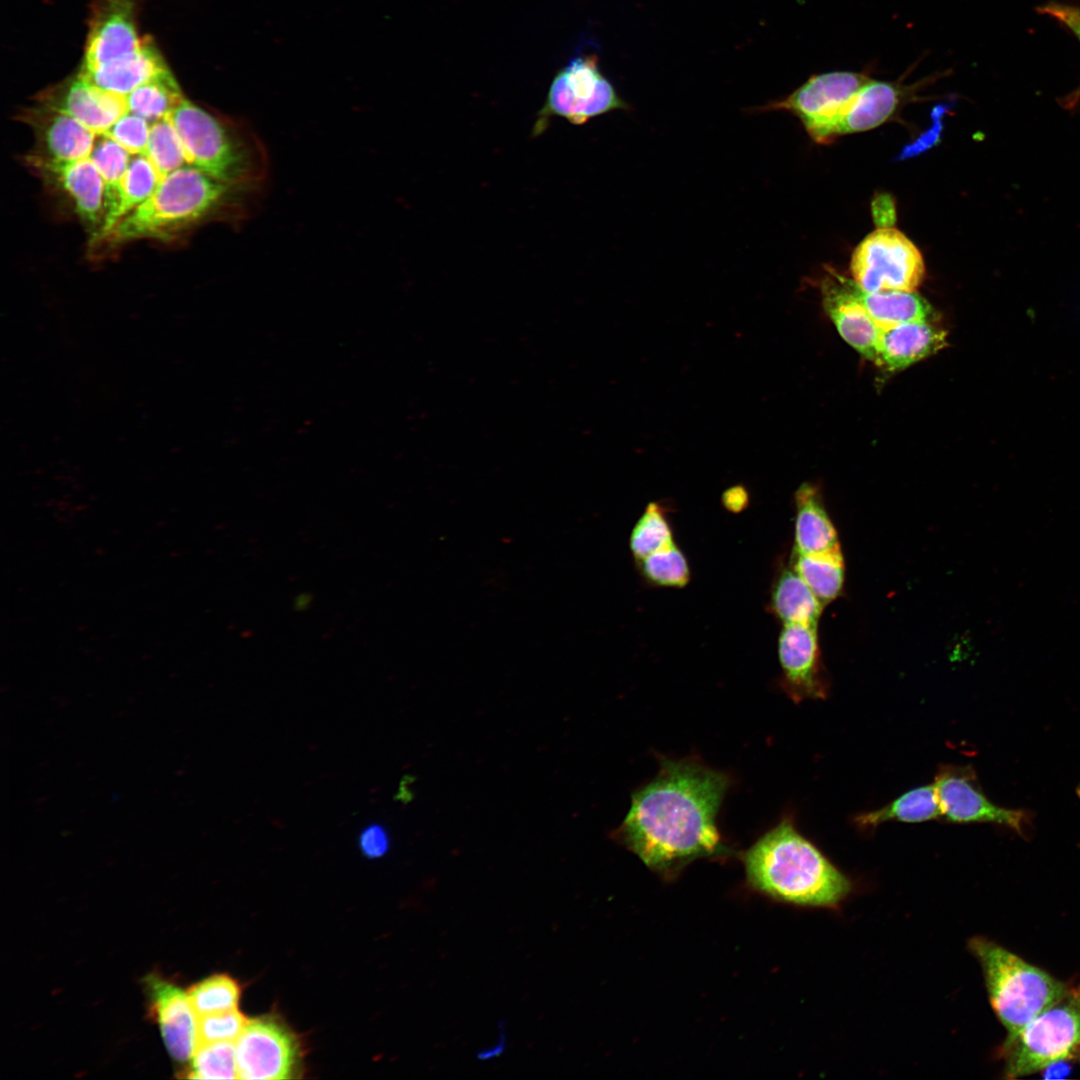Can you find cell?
<instances>
[{
	"mask_svg": "<svg viewBox=\"0 0 1080 1080\" xmlns=\"http://www.w3.org/2000/svg\"><path fill=\"white\" fill-rule=\"evenodd\" d=\"M1004 1077L1015 1079L1058 1062H1080V985L1069 986L1053 1004L1003 1043Z\"/></svg>",
	"mask_w": 1080,
	"mask_h": 1080,
	"instance_id": "8992f818",
	"label": "cell"
},
{
	"mask_svg": "<svg viewBox=\"0 0 1080 1080\" xmlns=\"http://www.w3.org/2000/svg\"><path fill=\"white\" fill-rule=\"evenodd\" d=\"M90 159L100 173L105 187V214L116 205L123 178L131 162L130 153L111 138L99 135ZM104 219V218H103Z\"/></svg>",
	"mask_w": 1080,
	"mask_h": 1080,
	"instance_id": "f1b7e54d",
	"label": "cell"
},
{
	"mask_svg": "<svg viewBox=\"0 0 1080 1080\" xmlns=\"http://www.w3.org/2000/svg\"><path fill=\"white\" fill-rule=\"evenodd\" d=\"M37 103L66 114L104 135L128 112L126 97L103 90L77 73L39 93Z\"/></svg>",
	"mask_w": 1080,
	"mask_h": 1080,
	"instance_id": "9a60e30c",
	"label": "cell"
},
{
	"mask_svg": "<svg viewBox=\"0 0 1080 1080\" xmlns=\"http://www.w3.org/2000/svg\"><path fill=\"white\" fill-rule=\"evenodd\" d=\"M744 868L753 888L793 905L834 908L852 890L850 879L790 818H783L744 853Z\"/></svg>",
	"mask_w": 1080,
	"mask_h": 1080,
	"instance_id": "3957f363",
	"label": "cell"
},
{
	"mask_svg": "<svg viewBox=\"0 0 1080 1080\" xmlns=\"http://www.w3.org/2000/svg\"><path fill=\"white\" fill-rule=\"evenodd\" d=\"M933 783L942 817L950 822L992 823L1006 827L1021 837H1027L1032 832V813L994 804L976 787L974 773L967 767L943 766Z\"/></svg>",
	"mask_w": 1080,
	"mask_h": 1080,
	"instance_id": "30bf717a",
	"label": "cell"
},
{
	"mask_svg": "<svg viewBox=\"0 0 1080 1080\" xmlns=\"http://www.w3.org/2000/svg\"><path fill=\"white\" fill-rule=\"evenodd\" d=\"M149 122L131 112L120 117L104 134L133 155H144L149 137Z\"/></svg>",
	"mask_w": 1080,
	"mask_h": 1080,
	"instance_id": "d590c367",
	"label": "cell"
},
{
	"mask_svg": "<svg viewBox=\"0 0 1080 1080\" xmlns=\"http://www.w3.org/2000/svg\"><path fill=\"white\" fill-rule=\"evenodd\" d=\"M625 108L626 104L601 73L596 57L576 56L553 77L545 102L536 115L531 136L543 134L553 117L583 125L594 117Z\"/></svg>",
	"mask_w": 1080,
	"mask_h": 1080,
	"instance_id": "52a82bcc",
	"label": "cell"
},
{
	"mask_svg": "<svg viewBox=\"0 0 1080 1080\" xmlns=\"http://www.w3.org/2000/svg\"><path fill=\"white\" fill-rule=\"evenodd\" d=\"M167 118L190 165L223 182L261 186L269 172L267 150L251 126L184 99Z\"/></svg>",
	"mask_w": 1080,
	"mask_h": 1080,
	"instance_id": "277c9868",
	"label": "cell"
},
{
	"mask_svg": "<svg viewBox=\"0 0 1080 1080\" xmlns=\"http://www.w3.org/2000/svg\"><path fill=\"white\" fill-rule=\"evenodd\" d=\"M673 543V533L664 509L658 503H649L631 533L633 556L637 561Z\"/></svg>",
	"mask_w": 1080,
	"mask_h": 1080,
	"instance_id": "4dcf8cb0",
	"label": "cell"
},
{
	"mask_svg": "<svg viewBox=\"0 0 1080 1080\" xmlns=\"http://www.w3.org/2000/svg\"><path fill=\"white\" fill-rule=\"evenodd\" d=\"M142 0H91L85 53L79 71L130 54L145 37L138 32Z\"/></svg>",
	"mask_w": 1080,
	"mask_h": 1080,
	"instance_id": "7c38bea8",
	"label": "cell"
},
{
	"mask_svg": "<svg viewBox=\"0 0 1080 1080\" xmlns=\"http://www.w3.org/2000/svg\"><path fill=\"white\" fill-rule=\"evenodd\" d=\"M235 1045L238 1078L287 1079L295 1070L297 1040L272 1017L249 1020Z\"/></svg>",
	"mask_w": 1080,
	"mask_h": 1080,
	"instance_id": "8fae6325",
	"label": "cell"
},
{
	"mask_svg": "<svg viewBox=\"0 0 1080 1080\" xmlns=\"http://www.w3.org/2000/svg\"><path fill=\"white\" fill-rule=\"evenodd\" d=\"M946 332L933 321H912L881 328L876 364L897 371L938 352L946 345Z\"/></svg>",
	"mask_w": 1080,
	"mask_h": 1080,
	"instance_id": "ffe728a7",
	"label": "cell"
},
{
	"mask_svg": "<svg viewBox=\"0 0 1080 1080\" xmlns=\"http://www.w3.org/2000/svg\"><path fill=\"white\" fill-rule=\"evenodd\" d=\"M853 283L832 272L822 283L823 305L842 338L876 364L881 328L855 294Z\"/></svg>",
	"mask_w": 1080,
	"mask_h": 1080,
	"instance_id": "d6986e66",
	"label": "cell"
},
{
	"mask_svg": "<svg viewBox=\"0 0 1080 1080\" xmlns=\"http://www.w3.org/2000/svg\"><path fill=\"white\" fill-rule=\"evenodd\" d=\"M149 1010L161 1030L170 1056L177 1062H187L197 1047V1015L187 993L176 984L158 975L145 978Z\"/></svg>",
	"mask_w": 1080,
	"mask_h": 1080,
	"instance_id": "e0dca14e",
	"label": "cell"
},
{
	"mask_svg": "<svg viewBox=\"0 0 1080 1080\" xmlns=\"http://www.w3.org/2000/svg\"><path fill=\"white\" fill-rule=\"evenodd\" d=\"M942 817L934 783L912 789L889 804L855 817L862 828H872L887 821L919 823Z\"/></svg>",
	"mask_w": 1080,
	"mask_h": 1080,
	"instance_id": "d4e9b609",
	"label": "cell"
},
{
	"mask_svg": "<svg viewBox=\"0 0 1080 1080\" xmlns=\"http://www.w3.org/2000/svg\"><path fill=\"white\" fill-rule=\"evenodd\" d=\"M968 946L983 971L991 1007L1006 1029L1004 1043L1069 987L987 938L974 937Z\"/></svg>",
	"mask_w": 1080,
	"mask_h": 1080,
	"instance_id": "5b68a950",
	"label": "cell"
},
{
	"mask_svg": "<svg viewBox=\"0 0 1080 1080\" xmlns=\"http://www.w3.org/2000/svg\"><path fill=\"white\" fill-rule=\"evenodd\" d=\"M20 118L35 136L31 154L53 161L90 158L96 134L72 117L36 103L25 108Z\"/></svg>",
	"mask_w": 1080,
	"mask_h": 1080,
	"instance_id": "ac0fdd59",
	"label": "cell"
},
{
	"mask_svg": "<svg viewBox=\"0 0 1080 1080\" xmlns=\"http://www.w3.org/2000/svg\"><path fill=\"white\" fill-rule=\"evenodd\" d=\"M931 80L927 78L915 84L902 81L870 79L847 103L837 120L829 129L825 143L839 136L867 131L890 119L916 92Z\"/></svg>",
	"mask_w": 1080,
	"mask_h": 1080,
	"instance_id": "2e32d148",
	"label": "cell"
},
{
	"mask_svg": "<svg viewBox=\"0 0 1080 1080\" xmlns=\"http://www.w3.org/2000/svg\"><path fill=\"white\" fill-rule=\"evenodd\" d=\"M169 70L153 40L145 37L136 51L78 73L95 86L123 96Z\"/></svg>",
	"mask_w": 1080,
	"mask_h": 1080,
	"instance_id": "44dd1931",
	"label": "cell"
},
{
	"mask_svg": "<svg viewBox=\"0 0 1080 1080\" xmlns=\"http://www.w3.org/2000/svg\"><path fill=\"white\" fill-rule=\"evenodd\" d=\"M770 608L783 625H817L824 606L793 568H785L773 586Z\"/></svg>",
	"mask_w": 1080,
	"mask_h": 1080,
	"instance_id": "cb8c5ba5",
	"label": "cell"
},
{
	"mask_svg": "<svg viewBox=\"0 0 1080 1080\" xmlns=\"http://www.w3.org/2000/svg\"><path fill=\"white\" fill-rule=\"evenodd\" d=\"M25 162L47 185L70 200L75 213L94 235L105 214V187L91 159L53 161L29 153Z\"/></svg>",
	"mask_w": 1080,
	"mask_h": 1080,
	"instance_id": "4fadbf2b",
	"label": "cell"
},
{
	"mask_svg": "<svg viewBox=\"0 0 1080 1080\" xmlns=\"http://www.w3.org/2000/svg\"><path fill=\"white\" fill-rule=\"evenodd\" d=\"M1041 14L1049 15L1069 28L1080 41V8L1050 2L1038 8Z\"/></svg>",
	"mask_w": 1080,
	"mask_h": 1080,
	"instance_id": "74e56055",
	"label": "cell"
},
{
	"mask_svg": "<svg viewBox=\"0 0 1080 1080\" xmlns=\"http://www.w3.org/2000/svg\"><path fill=\"white\" fill-rule=\"evenodd\" d=\"M144 155L161 178L187 165L181 140L167 117L151 123Z\"/></svg>",
	"mask_w": 1080,
	"mask_h": 1080,
	"instance_id": "1f68e13d",
	"label": "cell"
},
{
	"mask_svg": "<svg viewBox=\"0 0 1080 1080\" xmlns=\"http://www.w3.org/2000/svg\"><path fill=\"white\" fill-rule=\"evenodd\" d=\"M125 97L128 112L149 123L167 117L185 99L170 70L143 83Z\"/></svg>",
	"mask_w": 1080,
	"mask_h": 1080,
	"instance_id": "83f0119b",
	"label": "cell"
},
{
	"mask_svg": "<svg viewBox=\"0 0 1080 1080\" xmlns=\"http://www.w3.org/2000/svg\"><path fill=\"white\" fill-rule=\"evenodd\" d=\"M854 292L880 328L912 321H934L935 311L915 291L868 292L853 283Z\"/></svg>",
	"mask_w": 1080,
	"mask_h": 1080,
	"instance_id": "603a6c76",
	"label": "cell"
},
{
	"mask_svg": "<svg viewBox=\"0 0 1080 1080\" xmlns=\"http://www.w3.org/2000/svg\"><path fill=\"white\" fill-rule=\"evenodd\" d=\"M248 1019L237 1009L211 1013L197 1017V1045L222 1041H236Z\"/></svg>",
	"mask_w": 1080,
	"mask_h": 1080,
	"instance_id": "e575fe53",
	"label": "cell"
},
{
	"mask_svg": "<svg viewBox=\"0 0 1080 1080\" xmlns=\"http://www.w3.org/2000/svg\"><path fill=\"white\" fill-rule=\"evenodd\" d=\"M721 501L728 511L738 513L747 507L749 494L744 486L735 485L723 492Z\"/></svg>",
	"mask_w": 1080,
	"mask_h": 1080,
	"instance_id": "f35d334b",
	"label": "cell"
},
{
	"mask_svg": "<svg viewBox=\"0 0 1080 1080\" xmlns=\"http://www.w3.org/2000/svg\"><path fill=\"white\" fill-rule=\"evenodd\" d=\"M871 78L866 72L831 71L813 75L786 98L766 110H784L797 116L809 136L825 143L826 135L847 103Z\"/></svg>",
	"mask_w": 1080,
	"mask_h": 1080,
	"instance_id": "9c48e42d",
	"label": "cell"
},
{
	"mask_svg": "<svg viewBox=\"0 0 1080 1080\" xmlns=\"http://www.w3.org/2000/svg\"><path fill=\"white\" fill-rule=\"evenodd\" d=\"M637 562L642 575L652 584L679 588L689 582L687 560L675 543Z\"/></svg>",
	"mask_w": 1080,
	"mask_h": 1080,
	"instance_id": "836d02e7",
	"label": "cell"
},
{
	"mask_svg": "<svg viewBox=\"0 0 1080 1080\" xmlns=\"http://www.w3.org/2000/svg\"><path fill=\"white\" fill-rule=\"evenodd\" d=\"M186 993L198 1017L237 1008L240 987L230 976L218 974L191 986Z\"/></svg>",
	"mask_w": 1080,
	"mask_h": 1080,
	"instance_id": "d6a6232c",
	"label": "cell"
},
{
	"mask_svg": "<svg viewBox=\"0 0 1080 1080\" xmlns=\"http://www.w3.org/2000/svg\"><path fill=\"white\" fill-rule=\"evenodd\" d=\"M794 550L818 554L841 549L838 534L816 486L802 484L795 493Z\"/></svg>",
	"mask_w": 1080,
	"mask_h": 1080,
	"instance_id": "7402d4cb",
	"label": "cell"
},
{
	"mask_svg": "<svg viewBox=\"0 0 1080 1080\" xmlns=\"http://www.w3.org/2000/svg\"><path fill=\"white\" fill-rule=\"evenodd\" d=\"M185 1077L192 1079H238L235 1041L197 1045Z\"/></svg>",
	"mask_w": 1080,
	"mask_h": 1080,
	"instance_id": "f546056e",
	"label": "cell"
},
{
	"mask_svg": "<svg viewBox=\"0 0 1080 1080\" xmlns=\"http://www.w3.org/2000/svg\"><path fill=\"white\" fill-rule=\"evenodd\" d=\"M792 568L824 607L841 594L845 578L841 549L818 554L793 552Z\"/></svg>",
	"mask_w": 1080,
	"mask_h": 1080,
	"instance_id": "4316f807",
	"label": "cell"
},
{
	"mask_svg": "<svg viewBox=\"0 0 1080 1080\" xmlns=\"http://www.w3.org/2000/svg\"><path fill=\"white\" fill-rule=\"evenodd\" d=\"M729 785L727 774L696 759L663 758L656 777L632 794L614 838L663 874L728 855L716 818Z\"/></svg>",
	"mask_w": 1080,
	"mask_h": 1080,
	"instance_id": "6da1fadb",
	"label": "cell"
},
{
	"mask_svg": "<svg viewBox=\"0 0 1080 1080\" xmlns=\"http://www.w3.org/2000/svg\"><path fill=\"white\" fill-rule=\"evenodd\" d=\"M778 656L781 686L795 703L825 698L828 683L821 662L817 625L784 624L778 640Z\"/></svg>",
	"mask_w": 1080,
	"mask_h": 1080,
	"instance_id": "5bb4252c",
	"label": "cell"
},
{
	"mask_svg": "<svg viewBox=\"0 0 1080 1080\" xmlns=\"http://www.w3.org/2000/svg\"><path fill=\"white\" fill-rule=\"evenodd\" d=\"M160 179L149 159L145 155H136L125 173L115 207L104 216L100 228L90 237L89 245L105 236L124 216L146 201Z\"/></svg>",
	"mask_w": 1080,
	"mask_h": 1080,
	"instance_id": "484cf974",
	"label": "cell"
},
{
	"mask_svg": "<svg viewBox=\"0 0 1080 1080\" xmlns=\"http://www.w3.org/2000/svg\"><path fill=\"white\" fill-rule=\"evenodd\" d=\"M359 845L365 856L369 858L381 857L389 849V837L383 826L372 824L361 832Z\"/></svg>",
	"mask_w": 1080,
	"mask_h": 1080,
	"instance_id": "8d00e7d4",
	"label": "cell"
},
{
	"mask_svg": "<svg viewBox=\"0 0 1080 1080\" xmlns=\"http://www.w3.org/2000/svg\"><path fill=\"white\" fill-rule=\"evenodd\" d=\"M863 290L915 291L925 275L923 257L913 242L893 227H880L855 248L850 264Z\"/></svg>",
	"mask_w": 1080,
	"mask_h": 1080,
	"instance_id": "ba28073f",
	"label": "cell"
},
{
	"mask_svg": "<svg viewBox=\"0 0 1080 1080\" xmlns=\"http://www.w3.org/2000/svg\"><path fill=\"white\" fill-rule=\"evenodd\" d=\"M261 186L231 184L185 165L162 177L151 196L91 249H115L142 239L169 240L210 222L238 224L256 208Z\"/></svg>",
	"mask_w": 1080,
	"mask_h": 1080,
	"instance_id": "7a4b0ae2",
	"label": "cell"
}]
</instances>
